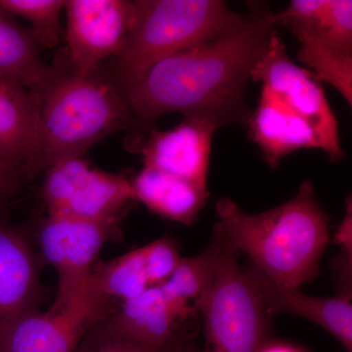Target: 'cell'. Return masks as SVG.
I'll use <instances>...</instances> for the list:
<instances>
[{
	"mask_svg": "<svg viewBox=\"0 0 352 352\" xmlns=\"http://www.w3.org/2000/svg\"><path fill=\"white\" fill-rule=\"evenodd\" d=\"M256 352H302L294 347L285 346V344H270V346H261Z\"/></svg>",
	"mask_w": 352,
	"mask_h": 352,
	"instance_id": "4316f807",
	"label": "cell"
},
{
	"mask_svg": "<svg viewBox=\"0 0 352 352\" xmlns=\"http://www.w3.org/2000/svg\"><path fill=\"white\" fill-rule=\"evenodd\" d=\"M134 199L152 212L191 226L205 207L208 191L164 171L143 166L131 182Z\"/></svg>",
	"mask_w": 352,
	"mask_h": 352,
	"instance_id": "ac0fdd59",
	"label": "cell"
},
{
	"mask_svg": "<svg viewBox=\"0 0 352 352\" xmlns=\"http://www.w3.org/2000/svg\"><path fill=\"white\" fill-rule=\"evenodd\" d=\"M220 127L206 118L184 117L173 129H152L139 143L138 149L144 166L208 190L212 140Z\"/></svg>",
	"mask_w": 352,
	"mask_h": 352,
	"instance_id": "30bf717a",
	"label": "cell"
},
{
	"mask_svg": "<svg viewBox=\"0 0 352 352\" xmlns=\"http://www.w3.org/2000/svg\"><path fill=\"white\" fill-rule=\"evenodd\" d=\"M215 210L219 220L214 228L224 242L247 254L254 270L273 284L298 289L320 274L328 217L311 182H302L293 198L261 214H245L226 198L217 201Z\"/></svg>",
	"mask_w": 352,
	"mask_h": 352,
	"instance_id": "7a4b0ae2",
	"label": "cell"
},
{
	"mask_svg": "<svg viewBox=\"0 0 352 352\" xmlns=\"http://www.w3.org/2000/svg\"><path fill=\"white\" fill-rule=\"evenodd\" d=\"M43 195L48 214L94 221H119L122 210L134 200L126 178L92 168L82 157L47 168Z\"/></svg>",
	"mask_w": 352,
	"mask_h": 352,
	"instance_id": "52a82bcc",
	"label": "cell"
},
{
	"mask_svg": "<svg viewBox=\"0 0 352 352\" xmlns=\"http://www.w3.org/2000/svg\"><path fill=\"white\" fill-rule=\"evenodd\" d=\"M58 72L39 55V46L27 31L0 11V76L41 96Z\"/></svg>",
	"mask_w": 352,
	"mask_h": 352,
	"instance_id": "d6986e66",
	"label": "cell"
},
{
	"mask_svg": "<svg viewBox=\"0 0 352 352\" xmlns=\"http://www.w3.org/2000/svg\"><path fill=\"white\" fill-rule=\"evenodd\" d=\"M220 241L214 229V239L207 249L198 256L182 258L170 277L160 285L166 300L182 321L193 314L190 302L195 303L198 309V303L212 283Z\"/></svg>",
	"mask_w": 352,
	"mask_h": 352,
	"instance_id": "44dd1931",
	"label": "cell"
},
{
	"mask_svg": "<svg viewBox=\"0 0 352 352\" xmlns=\"http://www.w3.org/2000/svg\"><path fill=\"white\" fill-rule=\"evenodd\" d=\"M182 322L161 287L152 286L122 302L115 314L99 323L115 335L140 346L163 347L186 339L179 332Z\"/></svg>",
	"mask_w": 352,
	"mask_h": 352,
	"instance_id": "2e32d148",
	"label": "cell"
},
{
	"mask_svg": "<svg viewBox=\"0 0 352 352\" xmlns=\"http://www.w3.org/2000/svg\"><path fill=\"white\" fill-rule=\"evenodd\" d=\"M248 8L230 31L164 58L126 92L124 100L134 124L146 129L144 138L170 113L247 126L248 83L276 29L270 4L250 1Z\"/></svg>",
	"mask_w": 352,
	"mask_h": 352,
	"instance_id": "6da1fadb",
	"label": "cell"
},
{
	"mask_svg": "<svg viewBox=\"0 0 352 352\" xmlns=\"http://www.w3.org/2000/svg\"><path fill=\"white\" fill-rule=\"evenodd\" d=\"M99 322L87 289L74 302L25 315L7 333L0 352H74Z\"/></svg>",
	"mask_w": 352,
	"mask_h": 352,
	"instance_id": "7c38bea8",
	"label": "cell"
},
{
	"mask_svg": "<svg viewBox=\"0 0 352 352\" xmlns=\"http://www.w3.org/2000/svg\"><path fill=\"white\" fill-rule=\"evenodd\" d=\"M258 289L266 314H291L314 322L333 335L346 352H352L351 292L339 291L333 298H315L298 289H285L263 274L247 271Z\"/></svg>",
	"mask_w": 352,
	"mask_h": 352,
	"instance_id": "5bb4252c",
	"label": "cell"
},
{
	"mask_svg": "<svg viewBox=\"0 0 352 352\" xmlns=\"http://www.w3.org/2000/svg\"><path fill=\"white\" fill-rule=\"evenodd\" d=\"M179 245L170 237L160 238L143 247L146 276L149 286L164 284L179 263Z\"/></svg>",
	"mask_w": 352,
	"mask_h": 352,
	"instance_id": "cb8c5ba5",
	"label": "cell"
},
{
	"mask_svg": "<svg viewBox=\"0 0 352 352\" xmlns=\"http://www.w3.org/2000/svg\"><path fill=\"white\" fill-rule=\"evenodd\" d=\"M41 147L38 96L19 83L0 76V150L23 164L31 175Z\"/></svg>",
	"mask_w": 352,
	"mask_h": 352,
	"instance_id": "e0dca14e",
	"label": "cell"
},
{
	"mask_svg": "<svg viewBox=\"0 0 352 352\" xmlns=\"http://www.w3.org/2000/svg\"><path fill=\"white\" fill-rule=\"evenodd\" d=\"M119 221H94L48 214L38 234L46 263L58 272L60 307L78 300L87 288L90 271L103 245L119 231Z\"/></svg>",
	"mask_w": 352,
	"mask_h": 352,
	"instance_id": "ba28073f",
	"label": "cell"
},
{
	"mask_svg": "<svg viewBox=\"0 0 352 352\" xmlns=\"http://www.w3.org/2000/svg\"><path fill=\"white\" fill-rule=\"evenodd\" d=\"M346 215L338 228L336 234V243L342 245V254L351 258L352 254V201L351 198L346 199Z\"/></svg>",
	"mask_w": 352,
	"mask_h": 352,
	"instance_id": "484cf974",
	"label": "cell"
},
{
	"mask_svg": "<svg viewBox=\"0 0 352 352\" xmlns=\"http://www.w3.org/2000/svg\"><path fill=\"white\" fill-rule=\"evenodd\" d=\"M0 157H2V159H6V160H8L7 159V157H6V155L3 154V152L1 151V150H0ZM9 161H10V160H9Z\"/></svg>",
	"mask_w": 352,
	"mask_h": 352,
	"instance_id": "83f0119b",
	"label": "cell"
},
{
	"mask_svg": "<svg viewBox=\"0 0 352 352\" xmlns=\"http://www.w3.org/2000/svg\"><path fill=\"white\" fill-rule=\"evenodd\" d=\"M247 126L250 138L271 170L298 150H321L320 141L307 120L263 90Z\"/></svg>",
	"mask_w": 352,
	"mask_h": 352,
	"instance_id": "9a60e30c",
	"label": "cell"
},
{
	"mask_svg": "<svg viewBox=\"0 0 352 352\" xmlns=\"http://www.w3.org/2000/svg\"><path fill=\"white\" fill-rule=\"evenodd\" d=\"M65 3L66 0H0V11L29 21L39 47L52 48L61 38L60 14Z\"/></svg>",
	"mask_w": 352,
	"mask_h": 352,
	"instance_id": "7402d4cb",
	"label": "cell"
},
{
	"mask_svg": "<svg viewBox=\"0 0 352 352\" xmlns=\"http://www.w3.org/2000/svg\"><path fill=\"white\" fill-rule=\"evenodd\" d=\"M74 352H199L188 339L170 346L148 347L132 342L108 330L102 323L90 329Z\"/></svg>",
	"mask_w": 352,
	"mask_h": 352,
	"instance_id": "603a6c76",
	"label": "cell"
},
{
	"mask_svg": "<svg viewBox=\"0 0 352 352\" xmlns=\"http://www.w3.org/2000/svg\"><path fill=\"white\" fill-rule=\"evenodd\" d=\"M69 59L72 72L96 74L104 59L120 52L134 15V1L66 0Z\"/></svg>",
	"mask_w": 352,
	"mask_h": 352,
	"instance_id": "9c48e42d",
	"label": "cell"
},
{
	"mask_svg": "<svg viewBox=\"0 0 352 352\" xmlns=\"http://www.w3.org/2000/svg\"><path fill=\"white\" fill-rule=\"evenodd\" d=\"M29 175L23 164L0 157V210L10 203Z\"/></svg>",
	"mask_w": 352,
	"mask_h": 352,
	"instance_id": "d4e9b609",
	"label": "cell"
},
{
	"mask_svg": "<svg viewBox=\"0 0 352 352\" xmlns=\"http://www.w3.org/2000/svg\"><path fill=\"white\" fill-rule=\"evenodd\" d=\"M143 247L108 261L95 263L90 271L87 288L95 307L108 318L115 302L120 305L149 288Z\"/></svg>",
	"mask_w": 352,
	"mask_h": 352,
	"instance_id": "ffe728a7",
	"label": "cell"
},
{
	"mask_svg": "<svg viewBox=\"0 0 352 352\" xmlns=\"http://www.w3.org/2000/svg\"><path fill=\"white\" fill-rule=\"evenodd\" d=\"M222 0H138L116 75L124 94L164 58L219 38L243 19Z\"/></svg>",
	"mask_w": 352,
	"mask_h": 352,
	"instance_id": "277c9868",
	"label": "cell"
},
{
	"mask_svg": "<svg viewBox=\"0 0 352 352\" xmlns=\"http://www.w3.org/2000/svg\"><path fill=\"white\" fill-rule=\"evenodd\" d=\"M220 240L214 280L198 303L208 351L256 352L267 333V314L249 273L238 265L239 252Z\"/></svg>",
	"mask_w": 352,
	"mask_h": 352,
	"instance_id": "5b68a950",
	"label": "cell"
},
{
	"mask_svg": "<svg viewBox=\"0 0 352 352\" xmlns=\"http://www.w3.org/2000/svg\"><path fill=\"white\" fill-rule=\"evenodd\" d=\"M251 80L261 83V90L307 120L320 141L322 151L332 163L344 159L337 118L321 82L311 72L292 62L276 29L254 65Z\"/></svg>",
	"mask_w": 352,
	"mask_h": 352,
	"instance_id": "8992f818",
	"label": "cell"
},
{
	"mask_svg": "<svg viewBox=\"0 0 352 352\" xmlns=\"http://www.w3.org/2000/svg\"><path fill=\"white\" fill-rule=\"evenodd\" d=\"M324 0H293L274 14L275 27L289 30L300 44L298 58L311 69L319 82H326L352 105V53L339 47L319 22Z\"/></svg>",
	"mask_w": 352,
	"mask_h": 352,
	"instance_id": "8fae6325",
	"label": "cell"
},
{
	"mask_svg": "<svg viewBox=\"0 0 352 352\" xmlns=\"http://www.w3.org/2000/svg\"><path fill=\"white\" fill-rule=\"evenodd\" d=\"M38 263L25 233L0 221V349L11 328L38 311Z\"/></svg>",
	"mask_w": 352,
	"mask_h": 352,
	"instance_id": "4fadbf2b",
	"label": "cell"
},
{
	"mask_svg": "<svg viewBox=\"0 0 352 352\" xmlns=\"http://www.w3.org/2000/svg\"><path fill=\"white\" fill-rule=\"evenodd\" d=\"M38 101L41 147L34 171L82 157L101 139L134 124L124 98L96 74L57 73Z\"/></svg>",
	"mask_w": 352,
	"mask_h": 352,
	"instance_id": "3957f363",
	"label": "cell"
}]
</instances>
